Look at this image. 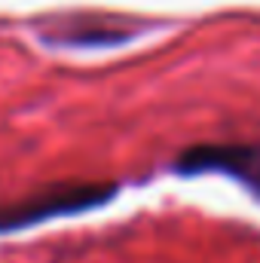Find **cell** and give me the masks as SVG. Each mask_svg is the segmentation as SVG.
<instances>
[{"label":"cell","instance_id":"obj_1","mask_svg":"<svg viewBox=\"0 0 260 263\" xmlns=\"http://www.w3.org/2000/svg\"><path fill=\"white\" fill-rule=\"evenodd\" d=\"M117 193L110 184H52L28 199H18L6 208H0V230H22L37 220L55 217V214H73L95 208Z\"/></svg>","mask_w":260,"mask_h":263},{"label":"cell","instance_id":"obj_2","mask_svg":"<svg viewBox=\"0 0 260 263\" xmlns=\"http://www.w3.org/2000/svg\"><path fill=\"white\" fill-rule=\"evenodd\" d=\"M181 172H227L260 190V150L245 144H196L181 153Z\"/></svg>","mask_w":260,"mask_h":263}]
</instances>
